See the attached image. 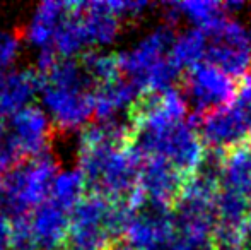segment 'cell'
Segmentation results:
<instances>
[{"label":"cell","instance_id":"obj_10","mask_svg":"<svg viewBox=\"0 0 251 250\" xmlns=\"http://www.w3.org/2000/svg\"><path fill=\"white\" fill-rule=\"evenodd\" d=\"M43 89V74L38 69L14 70L0 79V117L10 118L31 107Z\"/></svg>","mask_w":251,"mask_h":250},{"label":"cell","instance_id":"obj_12","mask_svg":"<svg viewBox=\"0 0 251 250\" xmlns=\"http://www.w3.org/2000/svg\"><path fill=\"white\" fill-rule=\"evenodd\" d=\"M224 3L210 2V0H190V2L169 3L166 5V19L171 24L186 19L188 23L195 24V28H207L210 24L226 17Z\"/></svg>","mask_w":251,"mask_h":250},{"label":"cell","instance_id":"obj_3","mask_svg":"<svg viewBox=\"0 0 251 250\" xmlns=\"http://www.w3.org/2000/svg\"><path fill=\"white\" fill-rule=\"evenodd\" d=\"M176 34L171 26H157L128 52L118 57L123 76L140 93H166L181 74L173 55Z\"/></svg>","mask_w":251,"mask_h":250},{"label":"cell","instance_id":"obj_13","mask_svg":"<svg viewBox=\"0 0 251 250\" xmlns=\"http://www.w3.org/2000/svg\"><path fill=\"white\" fill-rule=\"evenodd\" d=\"M19 52V43L10 33L0 31V79L7 76V69L14 63Z\"/></svg>","mask_w":251,"mask_h":250},{"label":"cell","instance_id":"obj_6","mask_svg":"<svg viewBox=\"0 0 251 250\" xmlns=\"http://www.w3.org/2000/svg\"><path fill=\"white\" fill-rule=\"evenodd\" d=\"M238 84L231 76L208 63L190 67L183 79V98L186 107H192L193 118H201L215 110H221L234 101Z\"/></svg>","mask_w":251,"mask_h":250},{"label":"cell","instance_id":"obj_5","mask_svg":"<svg viewBox=\"0 0 251 250\" xmlns=\"http://www.w3.org/2000/svg\"><path fill=\"white\" fill-rule=\"evenodd\" d=\"M201 34V63L217 67L227 76L246 77L251 74V28L238 17H222Z\"/></svg>","mask_w":251,"mask_h":250},{"label":"cell","instance_id":"obj_1","mask_svg":"<svg viewBox=\"0 0 251 250\" xmlns=\"http://www.w3.org/2000/svg\"><path fill=\"white\" fill-rule=\"evenodd\" d=\"M79 171L93 195L130 206L144 197L140 161L130 146L128 124L108 120L91 125L80 139Z\"/></svg>","mask_w":251,"mask_h":250},{"label":"cell","instance_id":"obj_19","mask_svg":"<svg viewBox=\"0 0 251 250\" xmlns=\"http://www.w3.org/2000/svg\"><path fill=\"white\" fill-rule=\"evenodd\" d=\"M250 9H251V5H250Z\"/></svg>","mask_w":251,"mask_h":250},{"label":"cell","instance_id":"obj_18","mask_svg":"<svg viewBox=\"0 0 251 250\" xmlns=\"http://www.w3.org/2000/svg\"><path fill=\"white\" fill-rule=\"evenodd\" d=\"M248 147L251 149V137H250V140H248Z\"/></svg>","mask_w":251,"mask_h":250},{"label":"cell","instance_id":"obj_2","mask_svg":"<svg viewBox=\"0 0 251 250\" xmlns=\"http://www.w3.org/2000/svg\"><path fill=\"white\" fill-rule=\"evenodd\" d=\"M43 74V103L53 125L77 129L96 113V83L82 58H56Z\"/></svg>","mask_w":251,"mask_h":250},{"label":"cell","instance_id":"obj_9","mask_svg":"<svg viewBox=\"0 0 251 250\" xmlns=\"http://www.w3.org/2000/svg\"><path fill=\"white\" fill-rule=\"evenodd\" d=\"M190 177L159 158L140 161V192L146 199L173 207Z\"/></svg>","mask_w":251,"mask_h":250},{"label":"cell","instance_id":"obj_11","mask_svg":"<svg viewBox=\"0 0 251 250\" xmlns=\"http://www.w3.org/2000/svg\"><path fill=\"white\" fill-rule=\"evenodd\" d=\"M221 187L234 190L251 200V149L248 144L224 154Z\"/></svg>","mask_w":251,"mask_h":250},{"label":"cell","instance_id":"obj_17","mask_svg":"<svg viewBox=\"0 0 251 250\" xmlns=\"http://www.w3.org/2000/svg\"><path fill=\"white\" fill-rule=\"evenodd\" d=\"M241 250H251V218L248 220V223L245 224V230H243Z\"/></svg>","mask_w":251,"mask_h":250},{"label":"cell","instance_id":"obj_4","mask_svg":"<svg viewBox=\"0 0 251 250\" xmlns=\"http://www.w3.org/2000/svg\"><path fill=\"white\" fill-rule=\"evenodd\" d=\"M132 206L100 195L82 197L72 209L62 250H109L125 240Z\"/></svg>","mask_w":251,"mask_h":250},{"label":"cell","instance_id":"obj_7","mask_svg":"<svg viewBox=\"0 0 251 250\" xmlns=\"http://www.w3.org/2000/svg\"><path fill=\"white\" fill-rule=\"evenodd\" d=\"M199 132L203 146L207 144L212 151L227 153L234 147L248 144L251 125L241 113V110L234 103H231L229 107L201 117Z\"/></svg>","mask_w":251,"mask_h":250},{"label":"cell","instance_id":"obj_15","mask_svg":"<svg viewBox=\"0 0 251 250\" xmlns=\"http://www.w3.org/2000/svg\"><path fill=\"white\" fill-rule=\"evenodd\" d=\"M232 103L241 110V113L245 115V118L251 125V74L243 77L241 84L238 86V94H236Z\"/></svg>","mask_w":251,"mask_h":250},{"label":"cell","instance_id":"obj_14","mask_svg":"<svg viewBox=\"0 0 251 250\" xmlns=\"http://www.w3.org/2000/svg\"><path fill=\"white\" fill-rule=\"evenodd\" d=\"M19 163H21V160H19V156H17L16 149H14L12 142H10L9 134L0 125V175H2L3 171H10ZM0 184H2V178H0Z\"/></svg>","mask_w":251,"mask_h":250},{"label":"cell","instance_id":"obj_8","mask_svg":"<svg viewBox=\"0 0 251 250\" xmlns=\"http://www.w3.org/2000/svg\"><path fill=\"white\" fill-rule=\"evenodd\" d=\"M9 120L10 130H7V134L21 161L47 154L53 134V124L47 111L29 107L10 117Z\"/></svg>","mask_w":251,"mask_h":250},{"label":"cell","instance_id":"obj_16","mask_svg":"<svg viewBox=\"0 0 251 250\" xmlns=\"http://www.w3.org/2000/svg\"><path fill=\"white\" fill-rule=\"evenodd\" d=\"M0 250H14V223L0 211Z\"/></svg>","mask_w":251,"mask_h":250}]
</instances>
